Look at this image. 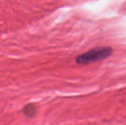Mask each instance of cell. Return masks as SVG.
<instances>
[{"label": "cell", "instance_id": "cell-2", "mask_svg": "<svg viewBox=\"0 0 126 125\" xmlns=\"http://www.w3.org/2000/svg\"><path fill=\"white\" fill-rule=\"evenodd\" d=\"M23 112L28 117H33L36 113V107L33 104H29L23 108Z\"/></svg>", "mask_w": 126, "mask_h": 125}, {"label": "cell", "instance_id": "cell-1", "mask_svg": "<svg viewBox=\"0 0 126 125\" xmlns=\"http://www.w3.org/2000/svg\"><path fill=\"white\" fill-rule=\"evenodd\" d=\"M112 53L113 49L110 47L95 48L78 56L76 58V62L79 64H88L105 60L111 55Z\"/></svg>", "mask_w": 126, "mask_h": 125}]
</instances>
